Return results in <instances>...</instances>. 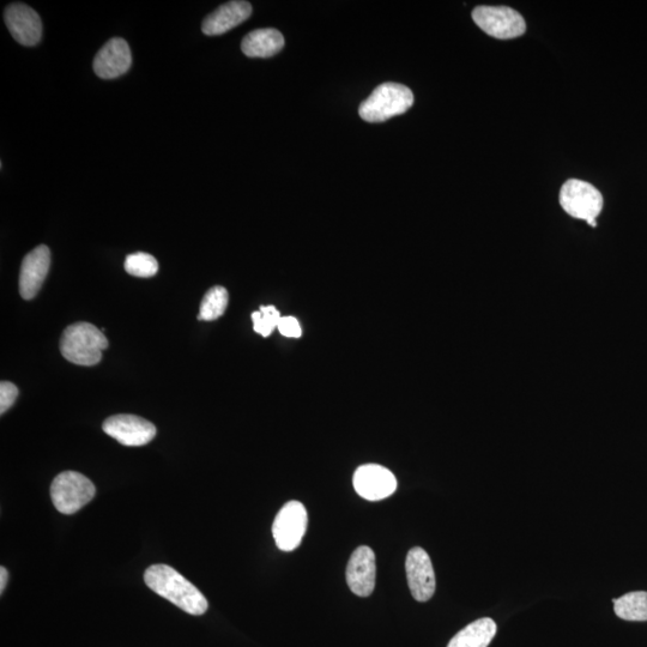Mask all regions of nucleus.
I'll return each instance as SVG.
<instances>
[{"instance_id":"obj_13","label":"nucleus","mask_w":647,"mask_h":647,"mask_svg":"<svg viewBox=\"0 0 647 647\" xmlns=\"http://www.w3.org/2000/svg\"><path fill=\"white\" fill-rule=\"evenodd\" d=\"M51 266V251L45 245L36 247L24 257L20 274V294L24 300L38 295Z\"/></svg>"},{"instance_id":"obj_12","label":"nucleus","mask_w":647,"mask_h":647,"mask_svg":"<svg viewBox=\"0 0 647 647\" xmlns=\"http://www.w3.org/2000/svg\"><path fill=\"white\" fill-rule=\"evenodd\" d=\"M4 20L12 38L23 46L38 45L42 36L41 18L30 6L22 3L6 8Z\"/></svg>"},{"instance_id":"obj_18","label":"nucleus","mask_w":647,"mask_h":647,"mask_svg":"<svg viewBox=\"0 0 647 647\" xmlns=\"http://www.w3.org/2000/svg\"><path fill=\"white\" fill-rule=\"evenodd\" d=\"M614 610L620 619L626 621H647V592H630L615 598Z\"/></svg>"},{"instance_id":"obj_6","label":"nucleus","mask_w":647,"mask_h":647,"mask_svg":"<svg viewBox=\"0 0 647 647\" xmlns=\"http://www.w3.org/2000/svg\"><path fill=\"white\" fill-rule=\"evenodd\" d=\"M473 20L483 32L501 40L518 38L526 30L522 15L507 6H479L473 11Z\"/></svg>"},{"instance_id":"obj_23","label":"nucleus","mask_w":647,"mask_h":647,"mask_svg":"<svg viewBox=\"0 0 647 647\" xmlns=\"http://www.w3.org/2000/svg\"><path fill=\"white\" fill-rule=\"evenodd\" d=\"M277 329L284 337L299 338L302 335L299 320L294 317H282Z\"/></svg>"},{"instance_id":"obj_14","label":"nucleus","mask_w":647,"mask_h":647,"mask_svg":"<svg viewBox=\"0 0 647 647\" xmlns=\"http://www.w3.org/2000/svg\"><path fill=\"white\" fill-rule=\"evenodd\" d=\"M132 56L128 42L114 38L101 48L94 60L95 74L104 80H113L128 72Z\"/></svg>"},{"instance_id":"obj_15","label":"nucleus","mask_w":647,"mask_h":647,"mask_svg":"<svg viewBox=\"0 0 647 647\" xmlns=\"http://www.w3.org/2000/svg\"><path fill=\"white\" fill-rule=\"evenodd\" d=\"M252 14L249 2H229L210 14L202 24L204 34L214 36L229 32L245 22Z\"/></svg>"},{"instance_id":"obj_10","label":"nucleus","mask_w":647,"mask_h":647,"mask_svg":"<svg viewBox=\"0 0 647 647\" xmlns=\"http://www.w3.org/2000/svg\"><path fill=\"white\" fill-rule=\"evenodd\" d=\"M353 483L356 493L370 501L389 498L397 489L396 476L378 464H366L358 468Z\"/></svg>"},{"instance_id":"obj_20","label":"nucleus","mask_w":647,"mask_h":647,"mask_svg":"<svg viewBox=\"0 0 647 647\" xmlns=\"http://www.w3.org/2000/svg\"><path fill=\"white\" fill-rule=\"evenodd\" d=\"M125 270L136 277H153L159 271L157 260L148 253L138 252L128 256L125 260Z\"/></svg>"},{"instance_id":"obj_9","label":"nucleus","mask_w":647,"mask_h":647,"mask_svg":"<svg viewBox=\"0 0 647 647\" xmlns=\"http://www.w3.org/2000/svg\"><path fill=\"white\" fill-rule=\"evenodd\" d=\"M408 585L411 595L417 602L431 600L435 592V573L431 558L425 549L415 547L409 550L405 560Z\"/></svg>"},{"instance_id":"obj_16","label":"nucleus","mask_w":647,"mask_h":647,"mask_svg":"<svg viewBox=\"0 0 647 647\" xmlns=\"http://www.w3.org/2000/svg\"><path fill=\"white\" fill-rule=\"evenodd\" d=\"M284 47L281 32L274 28L253 30L241 44V50L250 58H270Z\"/></svg>"},{"instance_id":"obj_5","label":"nucleus","mask_w":647,"mask_h":647,"mask_svg":"<svg viewBox=\"0 0 647 647\" xmlns=\"http://www.w3.org/2000/svg\"><path fill=\"white\" fill-rule=\"evenodd\" d=\"M562 209L574 219L584 220L596 227V219L603 209V196L600 191L586 181L571 179L566 181L560 192Z\"/></svg>"},{"instance_id":"obj_4","label":"nucleus","mask_w":647,"mask_h":647,"mask_svg":"<svg viewBox=\"0 0 647 647\" xmlns=\"http://www.w3.org/2000/svg\"><path fill=\"white\" fill-rule=\"evenodd\" d=\"M94 483L76 471H64L53 480L52 503L56 509L69 516L83 509L95 497Z\"/></svg>"},{"instance_id":"obj_17","label":"nucleus","mask_w":647,"mask_h":647,"mask_svg":"<svg viewBox=\"0 0 647 647\" xmlns=\"http://www.w3.org/2000/svg\"><path fill=\"white\" fill-rule=\"evenodd\" d=\"M497 634V624L492 619L483 618L458 632L447 647H488Z\"/></svg>"},{"instance_id":"obj_22","label":"nucleus","mask_w":647,"mask_h":647,"mask_svg":"<svg viewBox=\"0 0 647 647\" xmlns=\"http://www.w3.org/2000/svg\"><path fill=\"white\" fill-rule=\"evenodd\" d=\"M18 389L15 384L2 382L0 384V414H5L15 404Z\"/></svg>"},{"instance_id":"obj_2","label":"nucleus","mask_w":647,"mask_h":647,"mask_svg":"<svg viewBox=\"0 0 647 647\" xmlns=\"http://www.w3.org/2000/svg\"><path fill=\"white\" fill-rule=\"evenodd\" d=\"M108 340L95 325L81 322L72 324L63 332L60 352L71 364L80 366L98 365Z\"/></svg>"},{"instance_id":"obj_19","label":"nucleus","mask_w":647,"mask_h":647,"mask_svg":"<svg viewBox=\"0 0 647 647\" xmlns=\"http://www.w3.org/2000/svg\"><path fill=\"white\" fill-rule=\"evenodd\" d=\"M228 292L225 287L216 286L205 294L199 307L198 320L213 322L225 314L228 306Z\"/></svg>"},{"instance_id":"obj_1","label":"nucleus","mask_w":647,"mask_h":647,"mask_svg":"<svg viewBox=\"0 0 647 647\" xmlns=\"http://www.w3.org/2000/svg\"><path fill=\"white\" fill-rule=\"evenodd\" d=\"M144 582L155 594L166 598L187 614L203 615L209 608L202 592L171 566H150L145 571Z\"/></svg>"},{"instance_id":"obj_3","label":"nucleus","mask_w":647,"mask_h":647,"mask_svg":"<svg viewBox=\"0 0 647 647\" xmlns=\"http://www.w3.org/2000/svg\"><path fill=\"white\" fill-rule=\"evenodd\" d=\"M414 94L408 87L398 83H384L374 89L370 98L362 102L360 117L368 123H382L410 110Z\"/></svg>"},{"instance_id":"obj_7","label":"nucleus","mask_w":647,"mask_h":647,"mask_svg":"<svg viewBox=\"0 0 647 647\" xmlns=\"http://www.w3.org/2000/svg\"><path fill=\"white\" fill-rule=\"evenodd\" d=\"M306 507L300 501H289L284 505L272 524V535L278 549L293 552L300 546L307 530Z\"/></svg>"},{"instance_id":"obj_24","label":"nucleus","mask_w":647,"mask_h":647,"mask_svg":"<svg viewBox=\"0 0 647 647\" xmlns=\"http://www.w3.org/2000/svg\"><path fill=\"white\" fill-rule=\"evenodd\" d=\"M9 573L5 567H0V592H4L6 588V583H8Z\"/></svg>"},{"instance_id":"obj_11","label":"nucleus","mask_w":647,"mask_h":647,"mask_svg":"<svg viewBox=\"0 0 647 647\" xmlns=\"http://www.w3.org/2000/svg\"><path fill=\"white\" fill-rule=\"evenodd\" d=\"M347 584L353 594L368 597L376 588V554L367 546L355 549L347 566Z\"/></svg>"},{"instance_id":"obj_21","label":"nucleus","mask_w":647,"mask_h":647,"mask_svg":"<svg viewBox=\"0 0 647 647\" xmlns=\"http://www.w3.org/2000/svg\"><path fill=\"white\" fill-rule=\"evenodd\" d=\"M282 316L275 306H262L252 313L253 329L263 337H269L277 328Z\"/></svg>"},{"instance_id":"obj_8","label":"nucleus","mask_w":647,"mask_h":647,"mask_svg":"<svg viewBox=\"0 0 647 647\" xmlns=\"http://www.w3.org/2000/svg\"><path fill=\"white\" fill-rule=\"evenodd\" d=\"M102 428L118 443L130 447L147 445L156 435V427L153 423L135 415L108 417Z\"/></svg>"}]
</instances>
